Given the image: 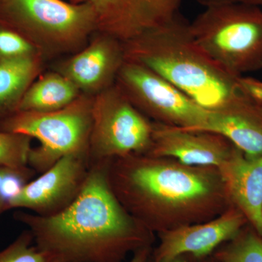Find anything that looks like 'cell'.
Returning <instances> with one entry per match:
<instances>
[{"mask_svg":"<svg viewBox=\"0 0 262 262\" xmlns=\"http://www.w3.org/2000/svg\"><path fill=\"white\" fill-rule=\"evenodd\" d=\"M106 177L125 211L155 234L208 222L231 206L215 167L130 154L108 160Z\"/></svg>","mask_w":262,"mask_h":262,"instance_id":"1","label":"cell"},{"mask_svg":"<svg viewBox=\"0 0 262 262\" xmlns=\"http://www.w3.org/2000/svg\"><path fill=\"white\" fill-rule=\"evenodd\" d=\"M108 161L91 164L80 194L61 213H13L32 233L34 245L58 262H122L155 243V234L131 216L110 189Z\"/></svg>","mask_w":262,"mask_h":262,"instance_id":"2","label":"cell"},{"mask_svg":"<svg viewBox=\"0 0 262 262\" xmlns=\"http://www.w3.org/2000/svg\"><path fill=\"white\" fill-rule=\"evenodd\" d=\"M123 46L125 60L154 71L209 111L253 104L239 86V77L208 56L193 39L189 24L179 16Z\"/></svg>","mask_w":262,"mask_h":262,"instance_id":"3","label":"cell"},{"mask_svg":"<svg viewBox=\"0 0 262 262\" xmlns=\"http://www.w3.org/2000/svg\"><path fill=\"white\" fill-rule=\"evenodd\" d=\"M0 22L32 43L44 60L75 54L97 32L91 5L63 0H0Z\"/></svg>","mask_w":262,"mask_h":262,"instance_id":"4","label":"cell"},{"mask_svg":"<svg viewBox=\"0 0 262 262\" xmlns=\"http://www.w3.org/2000/svg\"><path fill=\"white\" fill-rule=\"evenodd\" d=\"M196 44L236 77L262 69V8L246 4L206 7L191 24Z\"/></svg>","mask_w":262,"mask_h":262,"instance_id":"5","label":"cell"},{"mask_svg":"<svg viewBox=\"0 0 262 262\" xmlns=\"http://www.w3.org/2000/svg\"><path fill=\"white\" fill-rule=\"evenodd\" d=\"M92 103V96L81 94L56 111H16L0 120V130L39 141V146L30 150L28 166L40 174L67 155L89 156Z\"/></svg>","mask_w":262,"mask_h":262,"instance_id":"6","label":"cell"},{"mask_svg":"<svg viewBox=\"0 0 262 262\" xmlns=\"http://www.w3.org/2000/svg\"><path fill=\"white\" fill-rule=\"evenodd\" d=\"M152 121L131 103L122 90L113 86L93 97L89 141L91 164L149 151Z\"/></svg>","mask_w":262,"mask_h":262,"instance_id":"7","label":"cell"},{"mask_svg":"<svg viewBox=\"0 0 262 262\" xmlns=\"http://www.w3.org/2000/svg\"><path fill=\"white\" fill-rule=\"evenodd\" d=\"M115 84L151 121L194 130H206L209 125L213 112L144 66L125 60Z\"/></svg>","mask_w":262,"mask_h":262,"instance_id":"8","label":"cell"},{"mask_svg":"<svg viewBox=\"0 0 262 262\" xmlns=\"http://www.w3.org/2000/svg\"><path fill=\"white\" fill-rule=\"evenodd\" d=\"M91 169L89 155H70L29 181L8 205V211L25 209L41 216L61 213L77 199Z\"/></svg>","mask_w":262,"mask_h":262,"instance_id":"9","label":"cell"},{"mask_svg":"<svg viewBox=\"0 0 262 262\" xmlns=\"http://www.w3.org/2000/svg\"><path fill=\"white\" fill-rule=\"evenodd\" d=\"M87 3L96 14L97 32L123 44L179 16L182 0H70Z\"/></svg>","mask_w":262,"mask_h":262,"instance_id":"10","label":"cell"},{"mask_svg":"<svg viewBox=\"0 0 262 262\" xmlns=\"http://www.w3.org/2000/svg\"><path fill=\"white\" fill-rule=\"evenodd\" d=\"M248 224L245 215L230 206L208 222L158 234L159 245L153 248L151 257L157 262H171L183 256L194 259L208 257L221 245L235 237Z\"/></svg>","mask_w":262,"mask_h":262,"instance_id":"11","label":"cell"},{"mask_svg":"<svg viewBox=\"0 0 262 262\" xmlns=\"http://www.w3.org/2000/svg\"><path fill=\"white\" fill-rule=\"evenodd\" d=\"M125 61L123 43L96 32L83 48L60 62L54 71L75 84L81 94L94 97L115 84Z\"/></svg>","mask_w":262,"mask_h":262,"instance_id":"12","label":"cell"},{"mask_svg":"<svg viewBox=\"0 0 262 262\" xmlns=\"http://www.w3.org/2000/svg\"><path fill=\"white\" fill-rule=\"evenodd\" d=\"M152 126L151 146L146 154L172 158L189 166L220 168L236 148L228 139L215 133L155 122Z\"/></svg>","mask_w":262,"mask_h":262,"instance_id":"13","label":"cell"},{"mask_svg":"<svg viewBox=\"0 0 262 262\" xmlns=\"http://www.w3.org/2000/svg\"><path fill=\"white\" fill-rule=\"evenodd\" d=\"M219 170L231 206L262 237V156L249 158L236 147Z\"/></svg>","mask_w":262,"mask_h":262,"instance_id":"14","label":"cell"},{"mask_svg":"<svg viewBox=\"0 0 262 262\" xmlns=\"http://www.w3.org/2000/svg\"><path fill=\"white\" fill-rule=\"evenodd\" d=\"M204 131L223 136L248 158L262 156V110L255 105L213 112Z\"/></svg>","mask_w":262,"mask_h":262,"instance_id":"15","label":"cell"},{"mask_svg":"<svg viewBox=\"0 0 262 262\" xmlns=\"http://www.w3.org/2000/svg\"><path fill=\"white\" fill-rule=\"evenodd\" d=\"M39 56L0 61V120L16 111L31 84L41 75Z\"/></svg>","mask_w":262,"mask_h":262,"instance_id":"16","label":"cell"},{"mask_svg":"<svg viewBox=\"0 0 262 262\" xmlns=\"http://www.w3.org/2000/svg\"><path fill=\"white\" fill-rule=\"evenodd\" d=\"M80 95V91L67 77L53 71L41 74L31 84L16 111H56L68 106Z\"/></svg>","mask_w":262,"mask_h":262,"instance_id":"17","label":"cell"},{"mask_svg":"<svg viewBox=\"0 0 262 262\" xmlns=\"http://www.w3.org/2000/svg\"><path fill=\"white\" fill-rule=\"evenodd\" d=\"M211 256L217 262H262V237L248 224Z\"/></svg>","mask_w":262,"mask_h":262,"instance_id":"18","label":"cell"},{"mask_svg":"<svg viewBox=\"0 0 262 262\" xmlns=\"http://www.w3.org/2000/svg\"><path fill=\"white\" fill-rule=\"evenodd\" d=\"M32 140L27 136L0 130V167L21 168L28 166Z\"/></svg>","mask_w":262,"mask_h":262,"instance_id":"19","label":"cell"},{"mask_svg":"<svg viewBox=\"0 0 262 262\" xmlns=\"http://www.w3.org/2000/svg\"><path fill=\"white\" fill-rule=\"evenodd\" d=\"M0 262H58L49 253L41 251L34 244L28 229L19 234L9 246L0 251Z\"/></svg>","mask_w":262,"mask_h":262,"instance_id":"20","label":"cell"},{"mask_svg":"<svg viewBox=\"0 0 262 262\" xmlns=\"http://www.w3.org/2000/svg\"><path fill=\"white\" fill-rule=\"evenodd\" d=\"M37 173L30 167L21 168L0 167V217L8 211L13 196L34 178Z\"/></svg>","mask_w":262,"mask_h":262,"instance_id":"21","label":"cell"},{"mask_svg":"<svg viewBox=\"0 0 262 262\" xmlns=\"http://www.w3.org/2000/svg\"><path fill=\"white\" fill-rule=\"evenodd\" d=\"M37 56H41L32 43L13 29L0 22V61Z\"/></svg>","mask_w":262,"mask_h":262,"instance_id":"22","label":"cell"},{"mask_svg":"<svg viewBox=\"0 0 262 262\" xmlns=\"http://www.w3.org/2000/svg\"><path fill=\"white\" fill-rule=\"evenodd\" d=\"M239 84L246 98L262 110V81L251 77L241 76Z\"/></svg>","mask_w":262,"mask_h":262,"instance_id":"23","label":"cell"},{"mask_svg":"<svg viewBox=\"0 0 262 262\" xmlns=\"http://www.w3.org/2000/svg\"><path fill=\"white\" fill-rule=\"evenodd\" d=\"M205 7L223 4H246L262 8V0H198Z\"/></svg>","mask_w":262,"mask_h":262,"instance_id":"24","label":"cell"},{"mask_svg":"<svg viewBox=\"0 0 262 262\" xmlns=\"http://www.w3.org/2000/svg\"><path fill=\"white\" fill-rule=\"evenodd\" d=\"M152 250V246L143 248L138 250L136 252L133 253L134 254L133 255V257L131 258L129 262H146Z\"/></svg>","mask_w":262,"mask_h":262,"instance_id":"25","label":"cell"},{"mask_svg":"<svg viewBox=\"0 0 262 262\" xmlns=\"http://www.w3.org/2000/svg\"><path fill=\"white\" fill-rule=\"evenodd\" d=\"M146 262H157L155 261L154 258L151 257V254H150L149 257L148 258ZM171 262H189V260H188L187 256H183L176 258V259H174L173 261H172Z\"/></svg>","mask_w":262,"mask_h":262,"instance_id":"26","label":"cell"},{"mask_svg":"<svg viewBox=\"0 0 262 262\" xmlns=\"http://www.w3.org/2000/svg\"><path fill=\"white\" fill-rule=\"evenodd\" d=\"M187 258L189 260V262H217L211 256L206 258H199V259H194V258L189 257H187Z\"/></svg>","mask_w":262,"mask_h":262,"instance_id":"27","label":"cell"}]
</instances>
